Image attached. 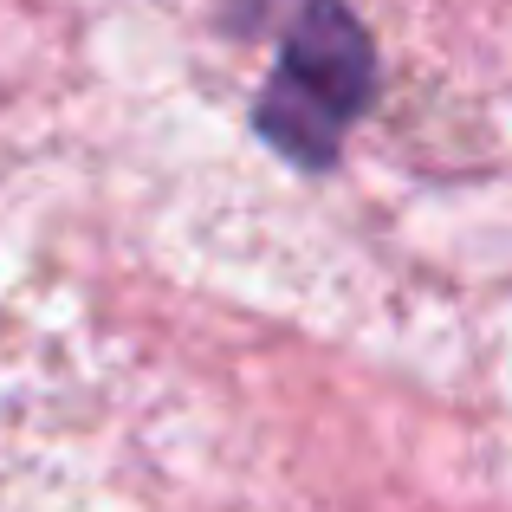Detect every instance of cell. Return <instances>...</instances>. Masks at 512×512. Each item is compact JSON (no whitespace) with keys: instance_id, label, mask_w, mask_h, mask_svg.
Returning a JSON list of instances; mask_svg holds the SVG:
<instances>
[{"instance_id":"6da1fadb","label":"cell","mask_w":512,"mask_h":512,"mask_svg":"<svg viewBox=\"0 0 512 512\" xmlns=\"http://www.w3.org/2000/svg\"><path fill=\"white\" fill-rule=\"evenodd\" d=\"M370 78H376V59H370L363 26L350 20V7L305 0L292 33H286V52H279L273 78H266L260 137L305 169L331 163L344 130L370 104Z\"/></svg>"}]
</instances>
